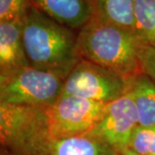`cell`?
<instances>
[{"mask_svg": "<svg viewBox=\"0 0 155 155\" xmlns=\"http://www.w3.org/2000/svg\"><path fill=\"white\" fill-rule=\"evenodd\" d=\"M1 148L11 155H118V151L88 134L67 138L52 136L43 108L0 104Z\"/></svg>", "mask_w": 155, "mask_h": 155, "instance_id": "cell-1", "label": "cell"}, {"mask_svg": "<svg viewBox=\"0 0 155 155\" xmlns=\"http://www.w3.org/2000/svg\"><path fill=\"white\" fill-rule=\"evenodd\" d=\"M22 41L31 67L66 78L81 61L77 31L30 5L22 20Z\"/></svg>", "mask_w": 155, "mask_h": 155, "instance_id": "cell-2", "label": "cell"}, {"mask_svg": "<svg viewBox=\"0 0 155 155\" xmlns=\"http://www.w3.org/2000/svg\"><path fill=\"white\" fill-rule=\"evenodd\" d=\"M141 44L132 30L93 19L77 33L78 51L82 60L126 78L142 72L139 61Z\"/></svg>", "mask_w": 155, "mask_h": 155, "instance_id": "cell-3", "label": "cell"}, {"mask_svg": "<svg viewBox=\"0 0 155 155\" xmlns=\"http://www.w3.org/2000/svg\"><path fill=\"white\" fill-rule=\"evenodd\" d=\"M65 78L29 66L0 80V104L47 108L62 94Z\"/></svg>", "mask_w": 155, "mask_h": 155, "instance_id": "cell-4", "label": "cell"}, {"mask_svg": "<svg viewBox=\"0 0 155 155\" xmlns=\"http://www.w3.org/2000/svg\"><path fill=\"white\" fill-rule=\"evenodd\" d=\"M134 78H126L81 60L66 78L61 96H75L110 104L127 94Z\"/></svg>", "mask_w": 155, "mask_h": 155, "instance_id": "cell-5", "label": "cell"}, {"mask_svg": "<svg viewBox=\"0 0 155 155\" xmlns=\"http://www.w3.org/2000/svg\"><path fill=\"white\" fill-rule=\"evenodd\" d=\"M107 105L75 96H61L54 104L43 108L46 127L56 138L84 135L99 121Z\"/></svg>", "mask_w": 155, "mask_h": 155, "instance_id": "cell-6", "label": "cell"}, {"mask_svg": "<svg viewBox=\"0 0 155 155\" xmlns=\"http://www.w3.org/2000/svg\"><path fill=\"white\" fill-rule=\"evenodd\" d=\"M139 126L137 109L130 91L108 104L99 121L88 135L99 139L116 151L127 148L131 136Z\"/></svg>", "mask_w": 155, "mask_h": 155, "instance_id": "cell-7", "label": "cell"}, {"mask_svg": "<svg viewBox=\"0 0 155 155\" xmlns=\"http://www.w3.org/2000/svg\"><path fill=\"white\" fill-rule=\"evenodd\" d=\"M29 66L22 41V20L0 22V80Z\"/></svg>", "mask_w": 155, "mask_h": 155, "instance_id": "cell-8", "label": "cell"}, {"mask_svg": "<svg viewBox=\"0 0 155 155\" xmlns=\"http://www.w3.org/2000/svg\"><path fill=\"white\" fill-rule=\"evenodd\" d=\"M38 11L57 22L78 31L91 18L89 0H28Z\"/></svg>", "mask_w": 155, "mask_h": 155, "instance_id": "cell-9", "label": "cell"}, {"mask_svg": "<svg viewBox=\"0 0 155 155\" xmlns=\"http://www.w3.org/2000/svg\"><path fill=\"white\" fill-rule=\"evenodd\" d=\"M93 20L115 24L134 32V0H89Z\"/></svg>", "mask_w": 155, "mask_h": 155, "instance_id": "cell-10", "label": "cell"}, {"mask_svg": "<svg viewBox=\"0 0 155 155\" xmlns=\"http://www.w3.org/2000/svg\"><path fill=\"white\" fill-rule=\"evenodd\" d=\"M137 109L139 126L155 125V82L141 72L133 79L130 89Z\"/></svg>", "mask_w": 155, "mask_h": 155, "instance_id": "cell-11", "label": "cell"}, {"mask_svg": "<svg viewBox=\"0 0 155 155\" xmlns=\"http://www.w3.org/2000/svg\"><path fill=\"white\" fill-rule=\"evenodd\" d=\"M134 17L135 35L155 48V0H134Z\"/></svg>", "mask_w": 155, "mask_h": 155, "instance_id": "cell-12", "label": "cell"}, {"mask_svg": "<svg viewBox=\"0 0 155 155\" xmlns=\"http://www.w3.org/2000/svg\"><path fill=\"white\" fill-rule=\"evenodd\" d=\"M127 148L139 155H155V125L136 127Z\"/></svg>", "mask_w": 155, "mask_h": 155, "instance_id": "cell-13", "label": "cell"}, {"mask_svg": "<svg viewBox=\"0 0 155 155\" xmlns=\"http://www.w3.org/2000/svg\"><path fill=\"white\" fill-rule=\"evenodd\" d=\"M29 6L28 0H0V22L22 20Z\"/></svg>", "mask_w": 155, "mask_h": 155, "instance_id": "cell-14", "label": "cell"}, {"mask_svg": "<svg viewBox=\"0 0 155 155\" xmlns=\"http://www.w3.org/2000/svg\"><path fill=\"white\" fill-rule=\"evenodd\" d=\"M139 61L143 73L155 82V48L147 44H141L139 49Z\"/></svg>", "mask_w": 155, "mask_h": 155, "instance_id": "cell-15", "label": "cell"}, {"mask_svg": "<svg viewBox=\"0 0 155 155\" xmlns=\"http://www.w3.org/2000/svg\"><path fill=\"white\" fill-rule=\"evenodd\" d=\"M118 155H139L137 153H135L134 152L131 151L128 148H124V149L118 151Z\"/></svg>", "mask_w": 155, "mask_h": 155, "instance_id": "cell-16", "label": "cell"}, {"mask_svg": "<svg viewBox=\"0 0 155 155\" xmlns=\"http://www.w3.org/2000/svg\"><path fill=\"white\" fill-rule=\"evenodd\" d=\"M0 155H11V154H10L8 152H6L5 149L1 148V149H0Z\"/></svg>", "mask_w": 155, "mask_h": 155, "instance_id": "cell-17", "label": "cell"}]
</instances>
